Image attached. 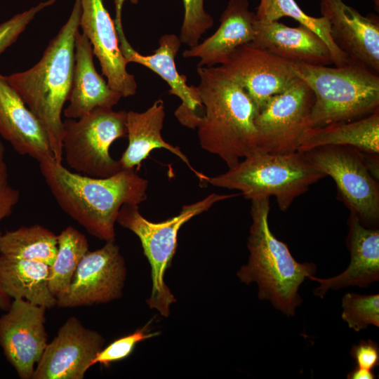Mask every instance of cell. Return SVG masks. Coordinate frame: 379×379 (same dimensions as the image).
<instances>
[{"label":"cell","mask_w":379,"mask_h":379,"mask_svg":"<svg viewBox=\"0 0 379 379\" xmlns=\"http://www.w3.org/2000/svg\"><path fill=\"white\" fill-rule=\"evenodd\" d=\"M255 19L261 22L279 21L283 17L296 20L316 33L328 46L333 65L340 67L349 62L348 58L334 43L328 20L321 16L312 17L305 13L295 0H260L255 13Z\"/></svg>","instance_id":"cell-28"},{"label":"cell","mask_w":379,"mask_h":379,"mask_svg":"<svg viewBox=\"0 0 379 379\" xmlns=\"http://www.w3.org/2000/svg\"><path fill=\"white\" fill-rule=\"evenodd\" d=\"M204 107L197 126L200 146L231 168L260 153L255 124L258 109L245 90L220 66L197 67Z\"/></svg>","instance_id":"cell-2"},{"label":"cell","mask_w":379,"mask_h":379,"mask_svg":"<svg viewBox=\"0 0 379 379\" xmlns=\"http://www.w3.org/2000/svg\"><path fill=\"white\" fill-rule=\"evenodd\" d=\"M314 96L310 127L357 120L379 111V75L349 62L340 67L291 62Z\"/></svg>","instance_id":"cell-5"},{"label":"cell","mask_w":379,"mask_h":379,"mask_svg":"<svg viewBox=\"0 0 379 379\" xmlns=\"http://www.w3.org/2000/svg\"><path fill=\"white\" fill-rule=\"evenodd\" d=\"M289 62L312 65L333 64L324 41L308 27H288L279 21L255 20V37L248 44Z\"/></svg>","instance_id":"cell-20"},{"label":"cell","mask_w":379,"mask_h":379,"mask_svg":"<svg viewBox=\"0 0 379 379\" xmlns=\"http://www.w3.org/2000/svg\"><path fill=\"white\" fill-rule=\"evenodd\" d=\"M374 3H375V8H377V10H378L379 0H374Z\"/></svg>","instance_id":"cell-37"},{"label":"cell","mask_w":379,"mask_h":379,"mask_svg":"<svg viewBox=\"0 0 379 379\" xmlns=\"http://www.w3.org/2000/svg\"><path fill=\"white\" fill-rule=\"evenodd\" d=\"M11 302V298L5 293L0 286V310L6 311L9 308Z\"/></svg>","instance_id":"cell-36"},{"label":"cell","mask_w":379,"mask_h":379,"mask_svg":"<svg viewBox=\"0 0 379 379\" xmlns=\"http://www.w3.org/2000/svg\"><path fill=\"white\" fill-rule=\"evenodd\" d=\"M184 17L180 39L190 47L199 43L202 35L213 25V17L204 8V0H182Z\"/></svg>","instance_id":"cell-30"},{"label":"cell","mask_w":379,"mask_h":379,"mask_svg":"<svg viewBox=\"0 0 379 379\" xmlns=\"http://www.w3.org/2000/svg\"><path fill=\"white\" fill-rule=\"evenodd\" d=\"M127 112L96 108L79 119L62 121V154L76 173L107 178L122 169L109 154L112 144L127 135Z\"/></svg>","instance_id":"cell-9"},{"label":"cell","mask_w":379,"mask_h":379,"mask_svg":"<svg viewBox=\"0 0 379 379\" xmlns=\"http://www.w3.org/2000/svg\"><path fill=\"white\" fill-rule=\"evenodd\" d=\"M375 378L373 370L362 368L357 366L347 375L348 379H374Z\"/></svg>","instance_id":"cell-35"},{"label":"cell","mask_w":379,"mask_h":379,"mask_svg":"<svg viewBox=\"0 0 379 379\" xmlns=\"http://www.w3.org/2000/svg\"><path fill=\"white\" fill-rule=\"evenodd\" d=\"M81 12V1L75 0L67 21L50 41L40 60L27 70L5 76L44 126L53 157L59 162L63 158L61 115L72 87Z\"/></svg>","instance_id":"cell-3"},{"label":"cell","mask_w":379,"mask_h":379,"mask_svg":"<svg viewBox=\"0 0 379 379\" xmlns=\"http://www.w3.org/2000/svg\"><path fill=\"white\" fill-rule=\"evenodd\" d=\"M165 109L164 101L159 99L145 111L127 112L126 128L128 145L119 160L122 169L140 168L154 149L163 148L174 154L184 162L200 181H206L204 174L198 172L180 147L166 142L162 135Z\"/></svg>","instance_id":"cell-23"},{"label":"cell","mask_w":379,"mask_h":379,"mask_svg":"<svg viewBox=\"0 0 379 379\" xmlns=\"http://www.w3.org/2000/svg\"><path fill=\"white\" fill-rule=\"evenodd\" d=\"M46 310L24 299H14L0 317V346L21 379H32L48 344Z\"/></svg>","instance_id":"cell-13"},{"label":"cell","mask_w":379,"mask_h":379,"mask_svg":"<svg viewBox=\"0 0 379 379\" xmlns=\"http://www.w3.org/2000/svg\"><path fill=\"white\" fill-rule=\"evenodd\" d=\"M341 317L356 332L369 325L379 327V295L346 293L342 298Z\"/></svg>","instance_id":"cell-29"},{"label":"cell","mask_w":379,"mask_h":379,"mask_svg":"<svg viewBox=\"0 0 379 379\" xmlns=\"http://www.w3.org/2000/svg\"><path fill=\"white\" fill-rule=\"evenodd\" d=\"M86 236L72 226L58 235L55 258L49 266L48 287L56 300L69 291L74 273L84 255L89 251Z\"/></svg>","instance_id":"cell-27"},{"label":"cell","mask_w":379,"mask_h":379,"mask_svg":"<svg viewBox=\"0 0 379 379\" xmlns=\"http://www.w3.org/2000/svg\"><path fill=\"white\" fill-rule=\"evenodd\" d=\"M325 176L335 182L338 194L366 227L379 220L378 155L354 147L328 145L303 152Z\"/></svg>","instance_id":"cell-8"},{"label":"cell","mask_w":379,"mask_h":379,"mask_svg":"<svg viewBox=\"0 0 379 379\" xmlns=\"http://www.w3.org/2000/svg\"><path fill=\"white\" fill-rule=\"evenodd\" d=\"M19 190L13 187L8 180L5 160V147L0 141V224L13 213L20 200ZM2 232L0 231V236Z\"/></svg>","instance_id":"cell-33"},{"label":"cell","mask_w":379,"mask_h":379,"mask_svg":"<svg viewBox=\"0 0 379 379\" xmlns=\"http://www.w3.org/2000/svg\"><path fill=\"white\" fill-rule=\"evenodd\" d=\"M58 251V235L35 224L7 230L0 236V254L7 257L36 260L51 266Z\"/></svg>","instance_id":"cell-26"},{"label":"cell","mask_w":379,"mask_h":379,"mask_svg":"<svg viewBox=\"0 0 379 379\" xmlns=\"http://www.w3.org/2000/svg\"><path fill=\"white\" fill-rule=\"evenodd\" d=\"M335 45L349 62L379 73V20L375 15L364 16L343 0H320Z\"/></svg>","instance_id":"cell-16"},{"label":"cell","mask_w":379,"mask_h":379,"mask_svg":"<svg viewBox=\"0 0 379 379\" xmlns=\"http://www.w3.org/2000/svg\"><path fill=\"white\" fill-rule=\"evenodd\" d=\"M347 246L350 252V263L341 274L328 279L309 276L319 286L314 294L323 298L329 289L338 290L347 286L368 287L379 280V230L364 227L358 218L350 213Z\"/></svg>","instance_id":"cell-19"},{"label":"cell","mask_w":379,"mask_h":379,"mask_svg":"<svg viewBox=\"0 0 379 379\" xmlns=\"http://www.w3.org/2000/svg\"><path fill=\"white\" fill-rule=\"evenodd\" d=\"M354 147L370 154H379V111L363 118L311 127L303 133L298 152L328 146Z\"/></svg>","instance_id":"cell-24"},{"label":"cell","mask_w":379,"mask_h":379,"mask_svg":"<svg viewBox=\"0 0 379 379\" xmlns=\"http://www.w3.org/2000/svg\"><path fill=\"white\" fill-rule=\"evenodd\" d=\"M305 153H256L244 158L228 171L206 182L240 191L251 201L274 197L279 209L286 211L311 185L325 178Z\"/></svg>","instance_id":"cell-6"},{"label":"cell","mask_w":379,"mask_h":379,"mask_svg":"<svg viewBox=\"0 0 379 379\" xmlns=\"http://www.w3.org/2000/svg\"><path fill=\"white\" fill-rule=\"evenodd\" d=\"M314 101L312 91L299 78L286 90L270 98L255 119L260 153L298 152L303 133L310 128Z\"/></svg>","instance_id":"cell-10"},{"label":"cell","mask_w":379,"mask_h":379,"mask_svg":"<svg viewBox=\"0 0 379 379\" xmlns=\"http://www.w3.org/2000/svg\"><path fill=\"white\" fill-rule=\"evenodd\" d=\"M125 1L114 0L116 18L114 22L123 56L127 63L142 65L164 80L170 87L169 93L178 97L182 102L175 112L177 119L187 128H197L204 107L197 86H188L186 76L180 74L176 69L175 58L182 44L180 37L173 34H164L160 37L159 47L152 54L141 55L131 46L123 30L121 11Z\"/></svg>","instance_id":"cell-11"},{"label":"cell","mask_w":379,"mask_h":379,"mask_svg":"<svg viewBox=\"0 0 379 379\" xmlns=\"http://www.w3.org/2000/svg\"><path fill=\"white\" fill-rule=\"evenodd\" d=\"M92 46L77 32L74 41V63L69 105L63 110L67 119H79L96 108H112L122 96L112 89L96 71Z\"/></svg>","instance_id":"cell-21"},{"label":"cell","mask_w":379,"mask_h":379,"mask_svg":"<svg viewBox=\"0 0 379 379\" xmlns=\"http://www.w3.org/2000/svg\"><path fill=\"white\" fill-rule=\"evenodd\" d=\"M56 1L48 0L41 2L37 6L18 13L0 24V55L16 41L20 34L24 32L39 11L53 4Z\"/></svg>","instance_id":"cell-32"},{"label":"cell","mask_w":379,"mask_h":379,"mask_svg":"<svg viewBox=\"0 0 379 379\" xmlns=\"http://www.w3.org/2000/svg\"><path fill=\"white\" fill-rule=\"evenodd\" d=\"M0 135L19 154L39 163L53 157L44 126L1 72Z\"/></svg>","instance_id":"cell-18"},{"label":"cell","mask_w":379,"mask_h":379,"mask_svg":"<svg viewBox=\"0 0 379 379\" xmlns=\"http://www.w3.org/2000/svg\"><path fill=\"white\" fill-rule=\"evenodd\" d=\"M159 333H147L146 327H144L136 330L133 333L118 338L106 347H102L91 361V367L96 364L108 366L113 362L122 360L132 353L138 343L155 336Z\"/></svg>","instance_id":"cell-31"},{"label":"cell","mask_w":379,"mask_h":379,"mask_svg":"<svg viewBox=\"0 0 379 379\" xmlns=\"http://www.w3.org/2000/svg\"><path fill=\"white\" fill-rule=\"evenodd\" d=\"M126 277L124 259L115 241L88 251L74 273L68 292L57 299L60 307L72 308L111 302L122 295Z\"/></svg>","instance_id":"cell-12"},{"label":"cell","mask_w":379,"mask_h":379,"mask_svg":"<svg viewBox=\"0 0 379 379\" xmlns=\"http://www.w3.org/2000/svg\"><path fill=\"white\" fill-rule=\"evenodd\" d=\"M49 265L0 254V286L11 299H24L51 309L56 298L48 287Z\"/></svg>","instance_id":"cell-25"},{"label":"cell","mask_w":379,"mask_h":379,"mask_svg":"<svg viewBox=\"0 0 379 379\" xmlns=\"http://www.w3.org/2000/svg\"><path fill=\"white\" fill-rule=\"evenodd\" d=\"M240 194L212 193L201 200L182 206L179 214L160 222H153L140 213L138 204H124L121 208L117 222L133 232L140 240L144 254L151 266L152 288L147 303L151 309L168 317L170 305L175 302L164 282V275L178 246L180 227L194 216L208 211L215 203Z\"/></svg>","instance_id":"cell-7"},{"label":"cell","mask_w":379,"mask_h":379,"mask_svg":"<svg viewBox=\"0 0 379 379\" xmlns=\"http://www.w3.org/2000/svg\"><path fill=\"white\" fill-rule=\"evenodd\" d=\"M350 354L358 367L373 370L379 365L378 345L370 339L353 345Z\"/></svg>","instance_id":"cell-34"},{"label":"cell","mask_w":379,"mask_h":379,"mask_svg":"<svg viewBox=\"0 0 379 379\" xmlns=\"http://www.w3.org/2000/svg\"><path fill=\"white\" fill-rule=\"evenodd\" d=\"M270 199L251 201L252 222L248 239L247 265L237 272L241 281L258 286V297L270 301L288 317L294 316L302 300L300 286L317 272L316 265L295 260L287 245L277 239L269 226Z\"/></svg>","instance_id":"cell-4"},{"label":"cell","mask_w":379,"mask_h":379,"mask_svg":"<svg viewBox=\"0 0 379 379\" xmlns=\"http://www.w3.org/2000/svg\"><path fill=\"white\" fill-rule=\"evenodd\" d=\"M255 20L248 0H229L218 29L202 42L186 49L182 56L199 58L197 67L223 64L235 49L253 41Z\"/></svg>","instance_id":"cell-22"},{"label":"cell","mask_w":379,"mask_h":379,"mask_svg":"<svg viewBox=\"0 0 379 379\" xmlns=\"http://www.w3.org/2000/svg\"><path fill=\"white\" fill-rule=\"evenodd\" d=\"M39 164L60 208L102 241H115L114 226L123 205H139L147 199L148 181L134 169H121L107 178H94L71 172L53 157Z\"/></svg>","instance_id":"cell-1"},{"label":"cell","mask_w":379,"mask_h":379,"mask_svg":"<svg viewBox=\"0 0 379 379\" xmlns=\"http://www.w3.org/2000/svg\"><path fill=\"white\" fill-rule=\"evenodd\" d=\"M220 66L245 90L258 111L298 79L291 62L250 44L235 49Z\"/></svg>","instance_id":"cell-15"},{"label":"cell","mask_w":379,"mask_h":379,"mask_svg":"<svg viewBox=\"0 0 379 379\" xmlns=\"http://www.w3.org/2000/svg\"><path fill=\"white\" fill-rule=\"evenodd\" d=\"M80 1L79 27L92 46L108 85L122 98L135 95L137 90L135 77L127 71L128 63L119 48L114 20L102 0Z\"/></svg>","instance_id":"cell-17"},{"label":"cell","mask_w":379,"mask_h":379,"mask_svg":"<svg viewBox=\"0 0 379 379\" xmlns=\"http://www.w3.org/2000/svg\"><path fill=\"white\" fill-rule=\"evenodd\" d=\"M105 340L74 317L68 318L47 344L32 379H83Z\"/></svg>","instance_id":"cell-14"}]
</instances>
